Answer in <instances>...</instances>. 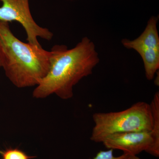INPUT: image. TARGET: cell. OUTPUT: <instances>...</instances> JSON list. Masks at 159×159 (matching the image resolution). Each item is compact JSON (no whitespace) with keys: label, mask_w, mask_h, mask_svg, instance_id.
Returning a JSON list of instances; mask_svg holds the SVG:
<instances>
[{"label":"cell","mask_w":159,"mask_h":159,"mask_svg":"<svg viewBox=\"0 0 159 159\" xmlns=\"http://www.w3.org/2000/svg\"><path fill=\"white\" fill-rule=\"evenodd\" d=\"M93 119L94 126L90 140L96 143H102L114 134L151 131L153 122L150 104L145 102H136L120 111L95 113Z\"/></svg>","instance_id":"obj_3"},{"label":"cell","mask_w":159,"mask_h":159,"mask_svg":"<svg viewBox=\"0 0 159 159\" xmlns=\"http://www.w3.org/2000/svg\"><path fill=\"white\" fill-rule=\"evenodd\" d=\"M102 143L108 149L137 156L143 151L149 153L153 146V139L151 131L129 132L111 135Z\"/></svg>","instance_id":"obj_6"},{"label":"cell","mask_w":159,"mask_h":159,"mask_svg":"<svg viewBox=\"0 0 159 159\" xmlns=\"http://www.w3.org/2000/svg\"><path fill=\"white\" fill-rule=\"evenodd\" d=\"M113 150L108 149L106 151H100L93 159H127L129 155L123 153L119 157H115L113 154Z\"/></svg>","instance_id":"obj_9"},{"label":"cell","mask_w":159,"mask_h":159,"mask_svg":"<svg viewBox=\"0 0 159 159\" xmlns=\"http://www.w3.org/2000/svg\"><path fill=\"white\" fill-rule=\"evenodd\" d=\"M3 58H4V56H3L2 48V43L0 40V69L2 68Z\"/></svg>","instance_id":"obj_10"},{"label":"cell","mask_w":159,"mask_h":159,"mask_svg":"<svg viewBox=\"0 0 159 159\" xmlns=\"http://www.w3.org/2000/svg\"><path fill=\"white\" fill-rule=\"evenodd\" d=\"M51 64L48 73L33 92L36 99L54 94L62 99H71L73 88L84 77L93 73L99 58L93 41L87 37L73 48L55 45L51 50Z\"/></svg>","instance_id":"obj_1"},{"label":"cell","mask_w":159,"mask_h":159,"mask_svg":"<svg viewBox=\"0 0 159 159\" xmlns=\"http://www.w3.org/2000/svg\"><path fill=\"white\" fill-rule=\"evenodd\" d=\"M158 17L152 16L142 34L133 40L124 39L122 43L128 49H133L142 57L145 76L148 80L154 79L159 68V36L157 28Z\"/></svg>","instance_id":"obj_5"},{"label":"cell","mask_w":159,"mask_h":159,"mask_svg":"<svg viewBox=\"0 0 159 159\" xmlns=\"http://www.w3.org/2000/svg\"><path fill=\"white\" fill-rule=\"evenodd\" d=\"M127 159H142L141 158L137 156H132L129 155V156L128 158Z\"/></svg>","instance_id":"obj_11"},{"label":"cell","mask_w":159,"mask_h":159,"mask_svg":"<svg viewBox=\"0 0 159 159\" xmlns=\"http://www.w3.org/2000/svg\"><path fill=\"white\" fill-rule=\"evenodd\" d=\"M150 106L152 113V127L151 133L153 139V145L149 154L152 156L158 157H159V93L157 92L153 99L152 100Z\"/></svg>","instance_id":"obj_7"},{"label":"cell","mask_w":159,"mask_h":159,"mask_svg":"<svg viewBox=\"0 0 159 159\" xmlns=\"http://www.w3.org/2000/svg\"><path fill=\"white\" fill-rule=\"evenodd\" d=\"M0 40L2 68L8 79L18 88L38 85L50 70L51 51L20 40L11 32L8 23L0 21Z\"/></svg>","instance_id":"obj_2"},{"label":"cell","mask_w":159,"mask_h":159,"mask_svg":"<svg viewBox=\"0 0 159 159\" xmlns=\"http://www.w3.org/2000/svg\"><path fill=\"white\" fill-rule=\"evenodd\" d=\"M0 21L19 23L26 32L28 43L36 47H42L38 38L51 40L53 34L46 28L40 27L31 16L29 0H0Z\"/></svg>","instance_id":"obj_4"},{"label":"cell","mask_w":159,"mask_h":159,"mask_svg":"<svg viewBox=\"0 0 159 159\" xmlns=\"http://www.w3.org/2000/svg\"><path fill=\"white\" fill-rule=\"evenodd\" d=\"M0 152L2 159H32L31 157L17 148H9Z\"/></svg>","instance_id":"obj_8"}]
</instances>
